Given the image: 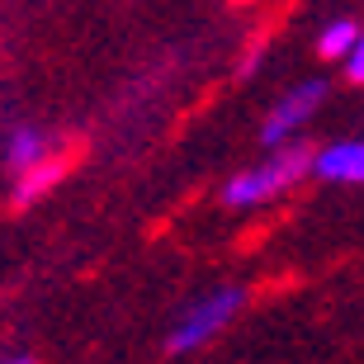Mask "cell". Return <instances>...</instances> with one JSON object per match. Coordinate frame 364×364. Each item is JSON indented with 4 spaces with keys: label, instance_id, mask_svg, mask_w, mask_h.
I'll return each instance as SVG.
<instances>
[{
    "label": "cell",
    "instance_id": "6",
    "mask_svg": "<svg viewBox=\"0 0 364 364\" xmlns=\"http://www.w3.org/2000/svg\"><path fill=\"white\" fill-rule=\"evenodd\" d=\"M38 156H48V142H43V133H33V128H19V133H10V142H5V161H10V171H24V166H33Z\"/></svg>",
    "mask_w": 364,
    "mask_h": 364
},
{
    "label": "cell",
    "instance_id": "7",
    "mask_svg": "<svg viewBox=\"0 0 364 364\" xmlns=\"http://www.w3.org/2000/svg\"><path fill=\"white\" fill-rule=\"evenodd\" d=\"M355 38H360V24H355V19H336V24H326V28H322V38H317V53H322V57H346Z\"/></svg>",
    "mask_w": 364,
    "mask_h": 364
},
{
    "label": "cell",
    "instance_id": "2",
    "mask_svg": "<svg viewBox=\"0 0 364 364\" xmlns=\"http://www.w3.org/2000/svg\"><path fill=\"white\" fill-rule=\"evenodd\" d=\"M246 303V289H218V294H208L203 303H194V308L180 317V326L166 336V355H189V350H199L208 336H218L223 326L242 312Z\"/></svg>",
    "mask_w": 364,
    "mask_h": 364
},
{
    "label": "cell",
    "instance_id": "9",
    "mask_svg": "<svg viewBox=\"0 0 364 364\" xmlns=\"http://www.w3.org/2000/svg\"><path fill=\"white\" fill-rule=\"evenodd\" d=\"M5 364H33V360H5Z\"/></svg>",
    "mask_w": 364,
    "mask_h": 364
},
{
    "label": "cell",
    "instance_id": "3",
    "mask_svg": "<svg viewBox=\"0 0 364 364\" xmlns=\"http://www.w3.org/2000/svg\"><path fill=\"white\" fill-rule=\"evenodd\" d=\"M326 100V81H303L298 90H289L274 105V114L265 119V128H260V142H270V147H279L284 137H294L303 123L317 114V105Z\"/></svg>",
    "mask_w": 364,
    "mask_h": 364
},
{
    "label": "cell",
    "instance_id": "4",
    "mask_svg": "<svg viewBox=\"0 0 364 364\" xmlns=\"http://www.w3.org/2000/svg\"><path fill=\"white\" fill-rule=\"evenodd\" d=\"M308 176H317V180H350V185L364 180V137L360 142H336V147L312 151Z\"/></svg>",
    "mask_w": 364,
    "mask_h": 364
},
{
    "label": "cell",
    "instance_id": "1",
    "mask_svg": "<svg viewBox=\"0 0 364 364\" xmlns=\"http://www.w3.org/2000/svg\"><path fill=\"white\" fill-rule=\"evenodd\" d=\"M308 161H312V151L298 147V142H294V147H284V151H274L265 166H256V171H246V176L228 180L223 203H232V208H251V203L274 199V194H284L294 180L308 176Z\"/></svg>",
    "mask_w": 364,
    "mask_h": 364
},
{
    "label": "cell",
    "instance_id": "5",
    "mask_svg": "<svg viewBox=\"0 0 364 364\" xmlns=\"http://www.w3.org/2000/svg\"><path fill=\"white\" fill-rule=\"evenodd\" d=\"M62 176H67L62 156H38L33 166H24V171H19V185H14V203L24 208V203L43 199V194H48V189H53Z\"/></svg>",
    "mask_w": 364,
    "mask_h": 364
},
{
    "label": "cell",
    "instance_id": "8",
    "mask_svg": "<svg viewBox=\"0 0 364 364\" xmlns=\"http://www.w3.org/2000/svg\"><path fill=\"white\" fill-rule=\"evenodd\" d=\"M346 57H350V62H346V76H350V81L360 85V81H364V33L350 43V53H346Z\"/></svg>",
    "mask_w": 364,
    "mask_h": 364
}]
</instances>
